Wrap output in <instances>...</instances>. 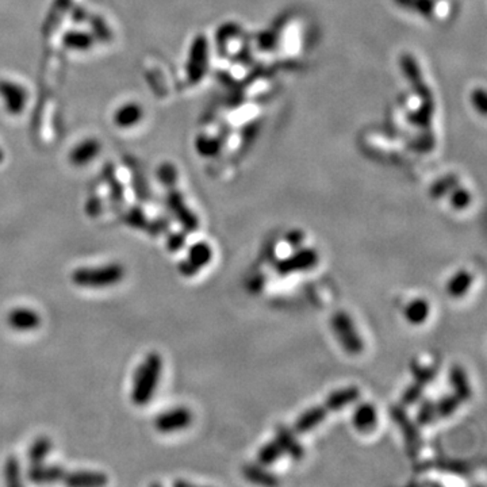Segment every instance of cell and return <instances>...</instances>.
Here are the masks:
<instances>
[{"mask_svg":"<svg viewBox=\"0 0 487 487\" xmlns=\"http://www.w3.org/2000/svg\"><path fill=\"white\" fill-rule=\"evenodd\" d=\"M360 396V390L355 386L344 387L341 390H337L328 396L322 403L313 406L310 409L304 411L295 421L294 424V432L295 433H307L311 429L317 428L322 424V421L336 411H340L355 401H357Z\"/></svg>","mask_w":487,"mask_h":487,"instance_id":"6da1fadb","label":"cell"},{"mask_svg":"<svg viewBox=\"0 0 487 487\" xmlns=\"http://www.w3.org/2000/svg\"><path fill=\"white\" fill-rule=\"evenodd\" d=\"M163 371V359L157 352L147 355L137 368L132 387V401L136 406L148 405L156 394Z\"/></svg>","mask_w":487,"mask_h":487,"instance_id":"7a4b0ae2","label":"cell"},{"mask_svg":"<svg viewBox=\"0 0 487 487\" xmlns=\"http://www.w3.org/2000/svg\"><path fill=\"white\" fill-rule=\"evenodd\" d=\"M125 267L118 263H110L99 267H86L75 270L71 279L72 283L81 289H106L122 282L125 277Z\"/></svg>","mask_w":487,"mask_h":487,"instance_id":"3957f363","label":"cell"},{"mask_svg":"<svg viewBox=\"0 0 487 487\" xmlns=\"http://www.w3.org/2000/svg\"><path fill=\"white\" fill-rule=\"evenodd\" d=\"M336 338L350 355H360L365 350V341L356 329V325L345 311H336L331 320Z\"/></svg>","mask_w":487,"mask_h":487,"instance_id":"277c9868","label":"cell"},{"mask_svg":"<svg viewBox=\"0 0 487 487\" xmlns=\"http://www.w3.org/2000/svg\"><path fill=\"white\" fill-rule=\"evenodd\" d=\"M319 264V253L311 248H298L292 255L286 259L279 260L275 264L276 273L282 276L302 273L311 270Z\"/></svg>","mask_w":487,"mask_h":487,"instance_id":"5b68a950","label":"cell"},{"mask_svg":"<svg viewBox=\"0 0 487 487\" xmlns=\"http://www.w3.org/2000/svg\"><path fill=\"white\" fill-rule=\"evenodd\" d=\"M390 413H391V417H393L394 423L401 429V432L403 435V440H405V444H406L408 455L411 457H418L423 440H421V436H420V432H418L417 426L411 421L409 416L406 414V411H403L402 408L393 406Z\"/></svg>","mask_w":487,"mask_h":487,"instance_id":"8992f818","label":"cell"},{"mask_svg":"<svg viewBox=\"0 0 487 487\" xmlns=\"http://www.w3.org/2000/svg\"><path fill=\"white\" fill-rule=\"evenodd\" d=\"M212 258L213 251L209 244L203 241L194 244L190 246L187 258L179 264V273L187 277L194 276L212 261Z\"/></svg>","mask_w":487,"mask_h":487,"instance_id":"52a82bcc","label":"cell"},{"mask_svg":"<svg viewBox=\"0 0 487 487\" xmlns=\"http://www.w3.org/2000/svg\"><path fill=\"white\" fill-rule=\"evenodd\" d=\"M193 413L187 408H175L159 414L154 420V428L160 433H175L187 429L193 424Z\"/></svg>","mask_w":487,"mask_h":487,"instance_id":"ba28073f","label":"cell"},{"mask_svg":"<svg viewBox=\"0 0 487 487\" xmlns=\"http://www.w3.org/2000/svg\"><path fill=\"white\" fill-rule=\"evenodd\" d=\"M413 375L416 378V382L405 390L402 396V402L405 405H413L423 396L428 383H430L436 377V368H426L413 363Z\"/></svg>","mask_w":487,"mask_h":487,"instance_id":"9c48e42d","label":"cell"},{"mask_svg":"<svg viewBox=\"0 0 487 487\" xmlns=\"http://www.w3.org/2000/svg\"><path fill=\"white\" fill-rule=\"evenodd\" d=\"M168 206H169L171 212L175 215V218L181 222V225L187 233H193V231L198 230V218L187 207V205H185V202H184V199H183L179 191H176V190L169 191Z\"/></svg>","mask_w":487,"mask_h":487,"instance_id":"30bf717a","label":"cell"},{"mask_svg":"<svg viewBox=\"0 0 487 487\" xmlns=\"http://www.w3.org/2000/svg\"><path fill=\"white\" fill-rule=\"evenodd\" d=\"M7 323L16 332H31L41 326V317L35 310L28 307H16L8 313Z\"/></svg>","mask_w":487,"mask_h":487,"instance_id":"8fae6325","label":"cell"},{"mask_svg":"<svg viewBox=\"0 0 487 487\" xmlns=\"http://www.w3.org/2000/svg\"><path fill=\"white\" fill-rule=\"evenodd\" d=\"M65 469L61 467L60 464H33L30 470L28 471V479L35 483V485H42V483H53L62 481L65 475Z\"/></svg>","mask_w":487,"mask_h":487,"instance_id":"7c38bea8","label":"cell"},{"mask_svg":"<svg viewBox=\"0 0 487 487\" xmlns=\"http://www.w3.org/2000/svg\"><path fill=\"white\" fill-rule=\"evenodd\" d=\"M62 482L71 487H99L105 486L108 482L106 474L96 471L65 472Z\"/></svg>","mask_w":487,"mask_h":487,"instance_id":"4fadbf2b","label":"cell"},{"mask_svg":"<svg viewBox=\"0 0 487 487\" xmlns=\"http://www.w3.org/2000/svg\"><path fill=\"white\" fill-rule=\"evenodd\" d=\"M275 439H276V442L280 444L285 455H289L295 460H299L304 457V448L297 440V433L292 429H289L286 426H280L276 432Z\"/></svg>","mask_w":487,"mask_h":487,"instance_id":"5bb4252c","label":"cell"},{"mask_svg":"<svg viewBox=\"0 0 487 487\" xmlns=\"http://www.w3.org/2000/svg\"><path fill=\"white\" fill-rule=\"evenodd\" d=\"M449 383L454 389V394L460 399V402L469 401L471 398V386L469 382V377L462 365H455L451 367Z\"/></svg>","mask_w":487,"mask_h":487,"instance_id":"9a60e30c","label":"cell"},{"mask_svg":"<svg viewBox=\"0 0 487 487\" xmlns=\"http://www.w3.org/2000/svg\"><path fill=\"white\" fill-rule=\"evenodd\" d=\"M353 426L360 432H369L372 430L378 423V414L374 405L371 403H362L356 408L352 416Z\"/></svg>","mask_w":487,"mask_h":487,"instance_id":"2e32d148","label":"cell"},{"mask_svg":"<svg viewBox=\"0 0 487 487\" xmlns=\"http://www.w3.org/2000/svg\"><path fill=\"white\" fill-rule=\"evenodd\" d=\"M472 282H474V276L471 273L462 270L449 279L447 285V291L452 298H462L467 294L469 290L471 289Z\"/></svg>","mask_w":487,"mask_h":487,"instance_id":"e0dca14e","label":"cell"},{"mask_svg":"<svg viewBox=\"0 0 487 487\" xmlns=\"http://www.w3.org/2000/svg\"><path fill=\"white\" fill-rule=\"evenodd\" d=\"M429 313H430V306L428 304V301L418 298V299L411 301V304L406 306L405 319L413 325H421L428 320Z\"/></svg>","mask_w":487,"mask_h":487,"instance_id":"ac0fdd59","label":"cell"},{"mask_svg":"<svg viewBox=\"0 0 487 487\" xmlns=\"http://www.w3.org/2000/svg\"><path fill=\"white\" fill-rule=\"evenodd\" d=\"M52 447H53L52 440L46 436H41V437L35 439L28 451V460H29L31 466L38 464V463H44V460L52 451Z\"/></svg>","mask_w":487,"mask_h":487,"instance_id":"d6986e66","label":"cell"},{"mask_svg":"<svg viewBox=\"0 0 487 487\" xmlns=\"http://www.w3.org/2000/svg\"><path fill=\"white\" fill-rule=\"evenodd\" d=\"M282 457H285V452H283L280 444L276 442V439H274L273 442H267L265 445H263L260 448L258 460H259L260 464L268 466V464L275 463L277 459H280Z\"/></svg>","mask_w":487,"mask_h":487,"instance_id":"ffe728a7","label":"cell"},{"mask_svg":"<svg viewBox=\"0 0 487 487\" xmlns=\"http://www.w3.org/2000/svg\"><path fill=\"white\" fill-rule=\"evenodd\" d=\"M459 184V178L455 176V175H448V176H444L442 179H439L437 182L433 183L430 185V190H429V194L430 197L433 199H442L449 194V191L457 187Z\"/></svg>","mask_w":487,"mask_h":487,"instance_id":"44dd1931","label":"cell"},{"mask_svg":"<svg viewBox=\"0 0 487 487\" xmlns=\"http://www.w3.org/2000/svg\"><path fill=\"white\" fill-rule=\"evenodd\" d=\"M460 403H462L460 399L455 394L442 396L437 402H435L437 418H447V417L452 416L457 411Z\"/></svg>","mask_w":487,"mask_h":487,"instance_id":"7402d4cb","label":"cell"},{"mask_svg":"<svg viewBox=\"0 0 487 487\" xmlns=\"http://www.w3.org/2000/svg\"><path fill=\"white\" fill-rule=\"evenodd\" d=\"M449 203L455 210H464L471 203V193L457 184L449 191Z\"/></svg>","mask_w":487,"mask_h":487,"instance_id":"603a6c76","label":"cell"},{"mask_svg":"<svg viewBox=\"0 0 487 487\" xmlns=\"http://www.w3.org/2000/svg\"><path fill=\"white\" fill-rule=\"evenodd\" d=\"M21 464L19 460L16 457H10L7 459L4 464V476H6V483L8 486H21L22 485V478H21Z\"/></svg>","mask_w":487,"mask_h":487,"instance_id":"cb8c5ba5","label":"cell"},{"mask_svg":"<svg viewBox=\"0 0 487 487\" xmlns=\"http://www.w3.org/2000/svg\"><path fill=\"white\" fill-rule=\"evenodd\" d=\"M437 420V414H436V406H435V401L428 399L425 402H423V405L420 406V411L417 414V421L420 425H429L432 423H435Z\"/></svg>","mask_w":487,"mask_h":487,"instance_id":"d4e9b609","label":"cell"},{"mask_svg":"<svg viewBox=\"0 0 487 487\" xmlns=\"http://www.w3.org/2000/svg\"><path fill=\"white\" fill-rule=\"evenodd\" d=\"M185 234L184 233H173L169 236L167 245L171 252H179L183 246L185 245Z\"/></svg>","mask_w":487,"mask_h":487,"instance_id":"484cf974","label":"cell"},{"mask_svg":"<svg viewBox=\"0 0 487 487\" xmlns=\"http://www.w3.org/2000/svg\"><path fill=\"white\" fill-rule=\"evenodd\" d=\"M304 234L301 230H292L290 231L289 234L286 236V241L292 246V248H299V245L304 241Z\"/></svg>","mask_w":487,"mask_h":487,"instance_id":"4316f807","label":"cell"}]
</instances>
